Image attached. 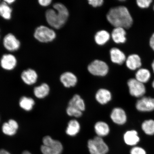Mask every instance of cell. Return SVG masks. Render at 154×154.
Instances as JSON below:
<instances>
[{"label":"cell","mask_w":154,"mask_h":154,"mask_svg":"<svg viewBox=\"0 0 154 154\" xmlns=\"http://www.w3.org/2000/svg\"><path fill=\"white\" fill-rule=\"evenodd\" d=\"M106 17L108 21L115 28L129 29L132 26L133 23L128 9L122 6L111 9Z\"/></svg>","instance_id":"cell-1"},{"label":"cell","mask_w":154,"mask_h":154,"mask_svg":"<svg viewBox=\"0 0 154 154\" xmlns=\"http://www.w3.org/2000/svg\"><path fill=\"white\" fill-rule=\"evenodd\" d=\"M110 54L111 60L113 63L122 65L126 61V57L124 53L118 48H112Z\"/></svg>","instance_id":"cell-19"},{"label":"cell","mask_w":154,"mask_h":154,"mask_svg":"<svg viewBox=\"0 0 154 154\" xmlns=\"http://www.w3.org/2000/svg\"><path fill=\"white\" fill-rule=\"evenodd\" d=\"M12 9L7 3L4 1L0 3V16L5 20L11 19Z\"/></svg>","instance_id":"cell-27"},{"label":"cell","mask_w":154,"mask_h":154,"mask_svg":"<svg viewBox=\"0 0 154 154\" xmlns=\"http://www.w3.org/2000/svg\"><path fill=\"white\" fill-rule=\"evenodd\" d=\"M153 10H154V5L153 6Z\"/></svg>","instance_id":"cell-40"},{"label":"cell","mask_w":154,"mask_h":154,"mask_svg":"<svg viewBox=\"0 0 154 154\" xmlns=\"http://www.w3.org/2000/svg\"><path fill=\"white\" fill-rule=\"evenodd\" d=\"M126 63L127 67L132 70L140 69L142 65L141 59L139 55L136 54L128 57L126 59Z\"/></svg>","instance_id":"cell-18"},{"label":"cell","mask_w":154,"mask_h":154,"mask_svg":"<svg viewBox=\"0 0 154 154\" xmlns=\"http://www.w3.org/2000/svg\"><path fill=\"white\" fill-rule=\"evenodd\" d=\"M81 126L79 122L75 119L69 121L66 130L67 135L70 136H75L80 132Z\"/></svg>","instance_id":"cell-21"},{"label":"cell","mask_w":154,"mask_h":154,"mask_svg":"<svg viewBox=\"0 0 154 154\" xmlns=\"http://www.w3.org/2000/svg\"><path fill=\"white\" fill-rule=\"evenodd\" d=\"M19 125L16 121L10 119L8 122L4 123L2 126V131L7 135L12 136L16 134Z\"/></svg>","instance_id":"cell-15"},{"label":"cell","mask_w":154,"mask_h":154,"mask_svg":"<svg viewBox=\"0 0 154 154\" xmlns=\"http://www.w3.org/2000/svg\"><path fill=\"white\" fill-rule=\"evenodd\" d=\"M22 154H32L31 153H30L28 151H24L23 152Z\"/></svg>","instance_id":"cell-37"},{"label":"cell","mask_w":154,"mask_h":154,"mask_svg":"<svg viewBox=\"0 0 154 154\" xmlns=\"http://www.w3.org/2000/svg\"><path fill=\"white\" fill-rule=\"evenodd\" d=\"M127 83L129 93L133 97L140 98L143 97L146 94V89L145 85L136 79H130Z\"/></svg>","instance_id":"cell-6"},{"label":"cell","mask_w":154,"mask_h":154,"mask_svg":"<svg viewBox=\"0 0 154 154\" xmlns=\"http://www.w3.org/2000/svg\"><path fill=\"white\" fill-rule=\"evenodd\" d=\"M152 87L154 88V80H153L152 82Z\"/></svg>","instance_id":"cell-39"},{"label":"cell","mask_w":154,"mask_h":154,"mask_svg":"<svg viewBox=\"0 0 154 154\" xmlns=\"http://www.w3.org/2000/svg\"><path fill=\"white\" fill-rule=\"evenodd\" d=\"M110 37V35L106 31H100L95 35V41L98 45H103L109 41Z\"/></svg>","instance_id":"cell-26"},{"label":"cell","mask_w":154,"mask_h":154,"mask_svg":"<svg viewBox=\"0 0 154 154\" xmlns=\"http://www.w3.org/2000/svg\"><path fill=\"white\" fill-rule=\"evenodd\" d=\"M34 35L36 39L42 43L52 42L56 37L54 31L43 26H40L36 29Z\"/></svg>","instance_id":"cell-5"},{"label":"cell","mask_w":154,"mask_h":154,"mask_svg":"<svg viewBox=\"0 0 154 154\" xmlns=\"http://www.w3.org/2000/svg\"><path fill=\"white\" fill-rule=\"evenodd\" d=\"M88 3L94 7L101 6L103 5V0H89Z\"/></svg>","instance_id":"cell-32"},{"label":"cell","mask_w":154,"mask_h":154,"mask_svg":"<svg viewBox=\"0 0 154 154\" xmlns=\"http://www.w3.org/2000/svg\"><path fill=\"white\" fill-rule=\"evenodd\" d=\"M43 142L40 150L43 154H61L62 153L63 146L59 140L47 136L43 137Z\"/></svg>","instance_id":"cell-3"},{"label":"cell","mask_w":154,"mask_h":154,"mask_svg":"<svg viewBox=\"0 0 154 154\" xmlns=\"http://www.w3.org/2000/svg\"><path fill=\"white\" fill-rule=\"evenodd\" d=\"M17 61L14 56L11 54H6L2 57L1 65L2 68L6 70H11L16 66Z\"/></svg>","instance_id":"cell-11"},{"label":"cell","mask_w":154,"mask_h":154,"mask_svg":"<svg viewBox=\"0 0 154 154\" xmlns=\"http://www.w3.org/2000/svg\"><path fill=\"white\" fill-rule=\"evenodd\" d=\"M19 104L21 108L27 111L32 110L35 105L34 100L31 97L23 96L19 100Z\"/></svg>","instance_id":"cell-25"},{"label":"cell","mask_w":154,"mask_h":154,"mask_svg":"<svg viewBox=\"0 0 154 154\" xmlns=\"http://www.w3.org/2000/svg\"><path fill=\"white\" fill-rule=\"evenodd\" d=\"M94 128L97 136L101 138L107 136L110 132L109 125L103 121H99L96 122L94 125Z\"/></svg>","instance_id":"cell-17"},{"label":"cell","mask_w":154,"mask_h":154,"mask_svg":"<svg viewBox=\"0 0 154 154\" xmlns=\"http://www.w3.org/2000/svg\"><path fill=\"white\" fill-rule=\"evenodd\" d=\"M50 90V88L48 85L43 83L34 88V93L35 96L38 99H43L49 94Z\"/></svg>","instance_id":"cell-24"},{"label":"cell","mask_w":154,"mask_h":154,"mask_svg":"<svg viewBox=\"0 0 154 154\" xmlns=\"http://www.w3.org/2000/svg\"><path fill=\"white\" fill-rule=\"evenodd\" d=\"M21 77L25 84L30 85L35 83L38 79V75L35 71L29 69L23 71Z\"/></svg>","instance_id":"cell-14"},{"label":"cell","mask_w":154,"mask_h":154,"mask_svg":"<svg viewBox=\"0 0 154 154\" xmlns=\"http://www.w3.org/2000/svg\"><path fill=\"white\" fill-rule=\"evenodd\" d=\"M110 117L112 121L115 124L122 125L126 124L127 116L124 109L121 108H114L110 113Z\"/></svg>","instance_id":"cell-9"},{"label":"cell","mask_w":154,"mask_h":154,"mask_svg":"<svg viewBox=\"0 0 154 154\" xmlns=\"http://www.w3.org/2000/svg\"><path fill=\"white\" fill-rule=\"evenodd\" d=\"M95 98L96 101L100 104L104 105L111 101L112 95L109 90L102 88L96 92Z\"/></svg>","instance_id":"cell-12"},{"label":"cell","mask_w":154,"mask_h":154,"mask_svg":"<svg viewBox=\"0 0 154 154\" xmlns=\"http://www.w3.org/2000/svg\"><path fill=\"white\" fill-rule=\"evenodd\" d=\"M88 70L94 76H104L109 72V67L103 61L95 60L92 62L88 66Z\"/></svg>","instance_id":"cell-7"},{"label":"cell","mask_w":154,"mask_h":154,"mask_svg":"<svg viewBox=\"0 0 154 154\" xmlns=\"http://www.w3.org/2000/svg\"><path fill=\"white\" fill-rule=\"evenodd\" d=\"M130 154H146V153L145 150L143 148L136 146L131 149Z\"/></svg>","instance_id":"cell-31"},{"label":"cell","mask_w":154,"mask_h":154,"mask_svg":"<svg viewBox=\"0 0 154 154\" xmlns=\"http://www.w3.org/2000/svg\"><path fill=\"white\" fill-rule=\"evenodd\" d=\"M60 82L66 88L74 87L78 82L77 77L72 73L66 72L63 73L60 77Z\"/></svg>","instance_id":"cell-13"},{"label":"cell","mask_w":154,"mask_h":154,"mask_svg":"<svg viewBox=\"0 0 154 154\" xmlns=\"http://www.w3.org/2000/svg\"><path fill=\"white\" fill-rule=\"evenodd\" d=\"M126 34L124 28H115L112 33V37L115 43H124L126 40Z\"/></svg>","instance_id":"cell-20"},{"label":"cell","mask_w":154,"mask_h":154,"mask_svg":"<svg viewBox=\"0 0 154 154\" xmlns=\"http://www.w3.org/2000/svg\"><path fill=\"white\" fill-rule=\"evenodd\" d=\"M149 45L154 51V33L152 35L149 40Z\"/></svg>","instance_id":"cell-34"},{"label":"cell","mask_w":154,"mask_h":154,"mask_svg":"<svg viewBox=\"0 0 154 154\" xmlns=\"http://www.w3.org/2000/svg\"><path fill=\"white\" fill-rule=\"evenodd\" d=\"M68 106H72L82 112L85 110L86 105L84 100L78 94L73 96L68 103Z\"/></svg>","instance_id":"cell-22"},{"label":"cell","mask_w":154,"mask_h":154,"mask_svg":"<svg viewBox=\"0 0 154 154\" xmlns=\"http://www.w3.org/2000/svg\"><path fill=\"white\" fill-rule=\"evenodd\" d=\"M15 1L14 0H7V1H5L6 3H7L8 5H10L14 2Z\"/></svg>","instance_id":"cell-36"},{"label":"cell","mask_w":154,"mask_h":154,"mask_svg":"<svg viewBox=\"0 0 154 154\" xmlns=\"http://www.w3.org/2000/svg\"><path fill=\"white\" fill-rule=\"evenodd\" d=\"M67 115L71 117L79 118L82 115V112L72 106H68L66 109Z\"/></svg>","instance_id":"cell-29"},{"label":"cell","mask_w":154,"mask_h":154,"mask_svg":"<svg viewBox=\"0 0 154 154\" xmlns=\"http://www.w3.org/2000/svg\"><path fill=\"white\" fill-rule=\"evenodd\" d=\"M52 2L51 0H39L38 3L40 5L43 7H47L51 4Z\"/></svg>","instance_id":"cell-33"},{"label":"cell","mask_w":154,"mask_h":154,"mask_svg":"<svg viewBox=\"0 0 154 154\" xmlns=\"http://www.w3.org/2000/svg\"><path fill=\"white\" fill-rule=\"evenodd\" d=\"M124 140L125 143L130 146H135L140 141L138 132L135 130H129L125 132Z\"/></svg>","instance_id":"cell-16"},{"label":"cell","mask_w":154,"mask_h":154,"mask_svg":"<svg viewBox=\"0 0 154 154\" xmlns=\"http://www.w3.org/2000/svg\"><path fill=\"white\" fill-rule=\"evenodd\" d=\"M141 128L146 134L152 136L154 134V120L152 119L144 121L142 123Z\"/></svg>","instance_id":"cell-28"},{"label":"cell","mask_w":154,"mask_h":154,"mask_svg":"<svg viewBox=\"0 0 154 154\" xmlns=\"http://www.w3.org/2000/svg\"><path fill=\"white\" fill-rule=\"evenodd\" d=\"M151 78V72L149 70L145 68H140L136 73L135 79L144 84L149 81Z\"/></svg>","instance_id":"cell-23"},{"label":"cell","mask_w":154,"mask_h":154,"mask_svg":"<svg viewBox=\"0 0 154 154\" xmlns=\"http://www.w3.org/2000/svg\"><path fill=\"white\" fill-rule=\"evenodd\" d=\"M3 45L9 51H14L18 50L20 47V42L12 34L6 35L3 40Z\"/></svg>","instance_id":"cell-10"},{"label":"cell","mask_w":154,"mask_h":154,"mask_svg":"<svg viewBox=\"0 0 154 154\" xmlns=\"http://www.w3.org/2000/svg\"><path fill=\"white\" fill-rule=\"evenodd\" d=\"M137 4L140 8H146L149 7L152 2V0H137Z\"/></svg>","instance_id":"cell-30"},{"label":"cell","mask_w":154,"mask_h":154,"mask_svg":"<svg viewBox=\"0 0 154 154\" xmlns=\"http://www.w3.org/2000/svg\"><path fill=\"white\" fill-rule=\"evenodd\" d=\"M152 69L153 71V72L154 73V60L153 61L152 63Z\"/></svg>","instance_id":"cell-38"},{"label":"cell","mask_w":154,"mask_h":154,"mask_svg":"<svg viewBox=\"0 0 154 154\" xmlns=\"http://www.w3.org/2000/svg\"><path fill=\"white\" fill-rule=\"evenodd\" d=\"M136 109L142 112H149L154 110V98L143 96L137 101Z\"/></svg>","instance_id":"cell-8"},{"label":"cell","mask_w":154,"mask_h":154,"mask_svg":"<svg viewBox=\"0 0 154 154\" xmlns=\"http://www.w3.org/2000/svg\"><path fill=\"white\" fill-rule=\"evenodd\" d=\"M53 9L46 11L45 17L48 24L53 28L59 29L64 26L68 19L69 13L65 6L61 3H56Z\"/></svg>","instance_id":"cell-2"},{"label":"cell","mask_w":154,"mask_h":154,"mask_svg":"<svg viewBox=\"0 0 154 154\" xmlns=\"http://www.w3.org/2000/svg\"><path fill=\"white\" fill-rule=\"evenodd\" d=\"M88 146L91 154H106L109 150L103 138L97 136L88 140Z\"/></svg>","instance_id":"cell-4"},{"label":"cell","mask_w":154,"mask_h":154,"mask_svg":"<svg viewBox=\"0 0 154 154\" xmlns=\"http://www.w3.org/2000/svg\"><path fill=\"white\" fill-rule=\"evenodd\" d=\"M0 154H11L9 152L4 149L0 150Z\"/></svg>","instance_id":"cell-35"}]
</instances>
